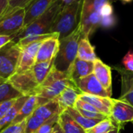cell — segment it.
I'll list each match as a JSON object with an SVG mask.
<instances>
[{
  "mask_svg": "<svg viewBox=\"0 0 133 133\" xmlns=\"http://www.w3.org/2000/svg\"><path fill=\"white\" fill-rule=\"evenodd\" d=\"M75 85L67 73L59 71L53 67L37 89L36 96L38 98L39 106L55 100L66 87Z\"/></svg>",
  "mask_w": 133,
  "mask_h": 133,
  "instance_id": "6da1fadb",
  "label": "cell"
},
{
  "mask_svg": "<svg viewBox=\"0 0 133 133\" xmlns=\"http://www.w3.org/2000/svg\"><path fill=\"white\" fill-rule=\"evenodd\" d=\"M82 3L83 0H79L69 5H64L53 22L50 33L58 34L59 39L72 33L79 24Z\"/></svg>",
  "mask_w": 133,
  "mask_h": 133,
  "instance_id": "7a4b0ae2",
  "label": "cell"
},
{
  "mask_svg": "<svg viewBox=\"0 0 133 133\" xmlns=\"http://www.w3.org/2000/svg\"><path fill=\"white\" fill-rule=\"evenodd\" d=\"M81 38L79 24L76 29L67 37L59 39L58 53L55 59L54 67L59 71L69 74V71L77 58L79 42Z\"/></svg>",
  "mask_w": 133,
  "mask_h": 133,
  "instance_id": "3957f363",
  "label": "cell"
},
{
  "mask_svg": "<svg viewBox=\"0 0 133 133\" xmlns=\"http://www.w3.org/2000/svg\"><path fill=\"white\" fill-rule=\"evenodd\" d=\"M63 6L64 4L60 0H55L50 8L43 15L23 27V29L14 37L13 41L17 42L26 37L51 34L50 33V30L52 24Z\"/></svg>",
  "mask_w": 133,
  "mask_h": 133,
  "instance_id": "277c9868",
  "label": "cell"
},
{
  "mask_svg": "<svg viewBox=\"0 0 133 133\" xmlns=\"http://www.w3.org/2000/svg\"><path fill=\"white\" fill-rule=\"evenodd\" d=\"M21 49L12 41L0 49V78L7 80L16 73Z\"/></svg>",
  "mask_w": 133,
  "mask_h": 133,
  "instance_id": "5b68a950",
  "label": "cell"
},
{
  "mask_svg": "<svg viewBox=\"0 0 133 133\" xmlns=\"http://www.w3.org/2000/svg\"><path fill=\"white\" fill-rule=\"evenodd\" d=\"M24 8L8 9L0 20V34L14 37L24 27Z\"/></svg>",
  "mask_w": 133,
  "mask_h": 133,
  "instance_id": "8992f818",
  "label": "cell"
},
{
  "mask_svg": "<svg viewBox=\"0 0 133 133\" xmlns=\"http://www.w3.org/2000/svg\"><path fill=\"white\" fill-rule=\"evenodd\" d=\"M7 81L22 96H36L40 85L34 77L32 69L21 73H15Z\"/></svg>",
  "mask_w": 133,
  "mask_h": 133,
  "instance_id": "52a82bcc",
  "label": "cell"
},
{
  "mask_svg": "<svg viewBox=\"0 0 133 133\" xmlns=\"http://www.w3.org/2000/svg\"><path fill=\"white\" fill-rule=\"evenodd\" d=\"M109 118L117 128L122 129L125 123L133 122V107L126 102L113 99Z\"/></svg>",
  "mask_w": 133,
  "mask_h": 133,
  "instance_id": "ba28073f",
  "label": "cell"
},
{
  "mask_svg": "<svg viewBox=\"0 0 133 133\" xmlns=\"http://www.w3.org/2000/svg\"><path fill=\"white\" fill-rule=\"evenodd\" d=\"M75 84L82 93L98 96L101 97L111 96V94H110L104 88V86L100 83L94 74L76 80Z\"/></svg>",
  "mask_w": 133,
  "mask_h": 133,
  "instance_id": "9c48e42d",
  "label": "cell"
},
{
  "mask_svg": "<svg viewBox=\"0 0 133 133\" xmlns=\"http://www.w3.org/2000/svg\"><path fill=\"white\" fill-rule=\"evenodd\" d=\"M42 42L43 41L34 42L21 48L16 73H21L32 69L36 63L37 53Z\"/></svg>",
  "mask_w": 133,
  "mask_h": 133,
  "instance_id": "30bf717a",
  "label": "cell"
},
{
  "mask_svg": "<svg viewBox=\"0 0 133 133\" xmlns=\"http://www.w3.org/2000/svg\"><path fill=\"white\" fill-rule=\"evenodd\" d=\"M60 45L59 36L58 34L43 41L37 53L36 63L51 60L55 59Z\"/></svg>",
  "mask_w": 133,
  "mask_h": 133,
  "instance_id": "8fae6325",
  "label": "cell"
},
{
  "mask_svg": "<svg viewBox=\"0 0 133 133\" xmlns=\"http://www.w3.org/2000/svg\"><path fill=\"white\" fill-rule=\"evenodd\" d=\"M55 0H32L25 9L24 27L43 15L52 5Z\"/></svg>",
  "mask_w": 133,
  "mask_h": 133,
  "instance_id": "7c38bea8",
  "label": "cell"
},
{
  "mask_svg": "<svg viewBox=\"0 0 133 133\" xmlns=\"http://www.w3.org/2000/svg\"><path fill=\"white\" fill-rule=\"evenodd\" d=\"M93 74L104 86V88L112 95V79H111V68L102 62L99 58L94 62Z\"/></svg>",
  "mask_w": 133,
  "mask_h": 133,
  "instance_id": "4fadbf2b",
  "label": "cell"
},
{
  "mask_svg": "<svg viewBox=\"0 0 133 133\" xmlns=\"http://www.w3.org/2000/svg\"><path fill=\"white\" fill-rule=\"evenodd\" d=\"M117 71L121 75L122 82V92L118 100L133 107V73L122 68H118Z\"/></svg>",
  "mask_w": 133,
  "mask_h": 133,
  "instance_id": "5bb4252c",
  "label": "cell"
},
{
  "mask_svg": "<svg viewBox=\"0 0 133 133\" xmlns=\"http://www.w3.org/2000/svg\"><path fill=\"white\" fill-rule=\"evenodd\" d=\"M79 99L90 103L94 107H96L101 113L108 118L110 117L113 100V99H111V97H101L98 96L81 93L79 96Z\"/></svg>",
  "mask_w": 133,
  "mask_h": 133,
  "instance_id": "9a60e30c",
  "label": "cell"
},
{
  "mask_svg": "<svg viewBox=\"0 0 133 133\" xmlns=\"http://www.w3.org/2000/svg\"><path fill=\"white\" fill-rule=\"evenodd\" d=\"M81 93L82 92L76 85L68 86L62 92V93L55 99V100L58 103L60 107L64 111L68 108L75 107L76 103Z\"/></svg>",
  "mask_w": 133,
  "mask_h": 133,
  "instance_id": "2e32d148",
  "label": "cell"
},
{
  "mask_svg": "<svg viewBox=\"0 0 133 133\" xmlns=\"http://www.w3.org/2000/svg\"><path fill=\"white\" fill-rule=\"evenodd\" d=\"M94 67V62L82 60L76 58L73 64L72 65L68 74L69 75L70 78L75 82L76 80L81 78H84L93 74Z\"/></svg>",
  "mask_w": 133,
  "mask_h": 133,
  "instance_id": "e0dca14e",
  "label": "cell"
},
{
  "mask_svg": "<svg viewBox=\"0 0 133 133\" xmlns=\"http://www.w3.org/2000/svg\"><path fill=\"white\" fill-rule=\"evenodd\" d=\"M62 111H63L60 107L58 103L54 100L39 106L34 111V114L44 121H47L56 115H59Z\"/></svg>",
  "mask_w": 133,
  "mask_h": 133,
  "instance_id": "ac0fdd59",
  "label": "cell"
},
{
  "mask_svg": "<svg viewBox=\"0 0 133 133\" xmlns=\"http://www.w3.org/2000/svg\"><path fill=\"white\" fill-rule=\"evenodd\" d=\"M58 124L60 125L63 133H86V130L82 128L65 111L59 114Z\"/></svg>",
  "mask_w": 133,
  "mask_h": 133,
  "instance_id": "d6986e66",
  "label": "cell"
},
{
  "mask_svg": "<svg viewBox=\"0 0 133 133\" xmlns=\"http://www.w3.org/2000/svg\"><path fill=\"white\" fill-rule=\"evenodd\" d=\"M38 107H39V103H38L37 96H29L12 124H18L26 121L29 117H30L34 114V111Z\"/></svg>",
  "mask_w": 133,
  "mask_h": 133,
  "instance_id": "ffe728a7",
  "label": "cell"
},
{
  "mask_svg": "<svg viewBox=\"0 0 133 133\" xmlns=\"http://www.w3.org/2000/svg\"><path fill=\"white\" fill-rule=\"evenodd\" d=\"M28 97L29 96H21L16 99V102L9 109L8 113L0 120V130H2L3 129L6 128L12 123V122L18 115L19 112L20 111L22 107L23 106Z\"/></svg>",
  "mask_w": 133,
  "mask_h": 133,
  "instance_id": "44dd1931",
  "label": "cell"
},
{
  "mask_svg": "<svg viewBox=\"0 0 133 133\" xmlns=\"http://www.w3.org/2000/svg\"><path fill=\"white\" fill-rule=\"evenodd\" d=\"M77 58L86 61H96L98 57L95 53V48L90 42L89 38H81L79 42Z\"/></svg>",
  "mask_w": 133,
  "mask_h": 133,
  "instance_id": "7402d4cb",
  "label": "cell"
},
{
  "mask_svg": "<svg viewBox=\"0 0 133 133\" xmlns=\"http://www.w3.org/2000/svg\"><path fill=\"white\" fill-rule=\"evenodd\" d=\"M54 62L55 59L51 60L35 63V64L32 67L34 77L39 85H41L49 74L50 71L54 67Z\"/></svg>",
  "mask_w": 133,
  "mask_h": 133,
  "instance_id": "603a6c76",
  "label": "cell"
},
{
  "mask_svg": "<svg viewBox=\"0 0 133 133\" xmlns=\"http://www.w3.org/2000/svg\"><path fill=\"white\" fill-rule=\"evenodd\" d=\"M117 0H83L80 20L86 17L89 14L100 13V9L105 3H113Z\"/></svg>",
  "mask_w": 133,
  "mask_h": 133,
  "instance_id": "cb8c5ba5",
  "label": "cell"
},
{
  "mask_svg": "<svg viewBox=\"0 0 133 133\" xmlns=\"http://www.w3.org/2000/svg\"><path fill=\"white\" fill-rule=\"evenodd\" d=\"M65 111L71 115L73 119L82 127L86 131L93 128L94 125H96L98 122H100L102 120H97V119H89L85 117H83L76 108L74 107H71V108H68L67 110H65Z\"/></svg>",
  "mask_w": 133,
  "mask_h": 133,
  "instance_id": "d4e9b609",
  "label": "cell"
},
{
  "mask_svg": "<svg viewBox=\"0 0 133 133\" xmlns=\"http://www.w3.org/2000/svg\"><path fill=\"white\" fill-rule=\"evenodd\" d=\"M21 96L7 80H4L0 83V103L17 99Z\"/></svg>",
  "mask_w": 133,
  "mask_h": 133,
  "instance_id": "484cf974",
  "label": "cell"
},
{
  "mask_svg": "<svg viewBox=\"0 0 133 133\" xmlns=\"http://www.w3.org/2000/svg\"><path fill=\"white\" fill-rule=\"evenodd\" d=\"M116 128V125L111 119L110 118H107L106 119L98 122L93 128L87 130L86 133H107Z\"/></svg>",
  "mask_w": 133,
  "mask_h": 133,
  "instance_id": "4316f807",
  "label": "cell"
},
{
  "mask_svg": "<svg viewBox=\"0 0 133 133\" xmlns=\"http://www.w3.org/2000/svg\"><path fill=\"white\" fill-rule=\"evenodd\" d=\"M44 120L38 118L35 114H32L26 119L23 133H37L40 127L44 123Z\"/></svg>",
  "mask_w": 133,
  "mask_h": 133,
  "instance_id": "83f0119b",
  "label": "cell"
},
{
  "mask_svg": "<svg viewBox=\"0 0 133 133\" xmlns=\"http://www.w3.org/2000/svg\"><path fill=\"white\" fill-rule=\"evenodd\" d=\"M59 115H56L48 120H47L46 122H44V123L40 127V129L37 130V133H52L55 125L57 124L58 120Z\"/></svg>",
  "mask_w": 133,
  "mask_h": 133,
  "instance_id": "f1b7e54d",
  "label": "cell"
},
{
  "mask_svg": "<svg viewBox=\"0 0 133 133\" xmlns=\"http://www.w3.org/2000/svg\"><path fill=\"white\" fill-rule=\"evenodd\" d=\"M26 121L18 123V124H11L6 128L1 130L0 133H23L24 128L26 125Z\"/></svg>",
  "mask_w": 133,
  "mask_h": 133,
  "instance_id": "f546056e",
  "label": "cell"
},
{
  "mask_svg": "<svg viewBox=\"0 0 133 133\" xmlns=\"http://www.w3.org/2000/svg\"><path fill=\"white\" fill-rule=\"evenodd\" d=\"M122 63L125 67V69L128 71L133 73V52L129 51L124 56L122 60Z\"/></svg>",
  "mask_w": 133,
  "mask_h": 133,
  "instance_id": "4dcf8cb0",
  "label": "cell"
},
{
  "mask_svg": "<svg viewBox=\"0 0 133 133\" xmlns=\"http://www.w3.org/2000/svg\"><path fill=\"white\" fill-rule=\"evenodd\" d=\"M16 100V99L0 103V120L8 113V111L12 107V106L14 104Z\"/></svg>",
  "mask_w": 133,
  "mask_h": 133,
  "instance_id": "1f68e13d",
  "label": "cell"
},
{
  "mask_svg": "<svg viewBox=\"0 0 133 133\" xmlns=\"http://www.w3.org/2000/svg\"><path fill=\"white\" fill-rule=\"evenodd\" d=\"M116 24V18L114 15L108 16H102L101 19V27L104 28H109L113 27Z\"/></svg>",
  "mask_w": 133,
  "mask_h": 133,
  "instance_id": "d6a6232c",
  "label": "cell"
},
{
  "mask_svg": "<svg viewBox=\"0 0 133 133\" xmlns=\"http://www.w3.org/2000/svg\"><path fill=\"white\" fill-rule=\"evenodd\" d=\"M113 5L111 3H105L104 4L101 8L100 9V14L101 16H108L111 15H113Z\"/></svg>",
  "mask_w": 133,
  "mask_h": 133,
  "instance_id": "836d02e7",
  "label": "cell"
},
{
  "mask_svg": "<svg viewBox=\"0 0 133 133\" xmlns=\"http://www.w3.org/2000/svg\"><path fill=\"white\" fill-rule=\"evenodd\" d=\"M32 0H9V9H12L16 7L24 8Z\"/></svg>",
  "mask_w": 133,
  "mask_h": 133,
  "instance_id": "e575fe53",
  "label": "cell"
},
{
  "mask_svg": "<svg viewBox=\"0 0 133 133\" xmlns=\"http://www.w3.org/2000/svg\"><path fill=\"white\" fill-rule=\"evenodd\" d=\"M9 0H0V19L5 14L9 9Z\"/></svg>",
  "mask_w": 133,
  "mask_h": 133,
  "instance_id": "d590c367",
  "label": "cell"
},
{
  "mask_svg": "<svg viewBox=\"0 0 133 133\" xmlns=\"http://www.w3.org/2000/svg\"><path fill=\"white\" fill-rule=\"evenodd\" d=\"M13 41L12 36H8V35H2L0 34V49H2L4 46H5L7 44Z\"/></svg>",
  "mask_w": 133,
  "mask_h": 133,
  "instance_id": "8d00e7d4",
  "label": "cell"
},
{
  "mask_svg": "<svg viewBox=\"0 0 133 133\" xmlns=\"http://www.w3.org/2000/svg\"><path fill=\"white\" fill-rule=\"evenodd\" d=\"M52 133H63L62 129H61V127H60V125L58 124V122L55 125V128H54V130H53V132Z\"/></svg>",
  "mask_w": 133,
  "mask_h": 133,
  "instance_id": "74e56055",
  "label": "cell"
},
{
  "mask_svg": "<svg viewBox=\"0 0 133 133\" xmlns=\"http://www.w3.org/2000/svg\"><path fill=\"white\" fill-rule=\"evenodd\" d=\"M64 5H69V4H71V3H73L75 2H77V1H79V0H60Z\"/></svg>",
  "mask_w": 133,
  "mask_h": 133,
  "instance_id": "f35d334b",
  "label": "cell"
},
{
  "mask_svg": "<svg viewBox=\"0 0 133 133\" xmlns=\"http://www.w3.org/2000/svg\"><path fill=\"white\" fill-rule=\"evenodd\" d=\"M120 131H121L120 128H116V129H113V130H111V131H110V132L107 133H120Z\"/></svg>",
  "mask_w": 133,
  "mask_h": 133,
  "instance_id": "ab89813d",
  "label": "cell"
},
{
  "mask_svg": "<svg viewBox=\"0 0 133 133\" xmlns=\"http://www.w3.org/2000/svg\"><path fill=\"white\" fill-rule=\"evenodd\" d=\"M122 1H123L124 2H131L132 0H122Z\"/></svg>",
  "mask_w": 133,
  "mask_h": 133,
  "instance_id": "60d3db41",
  "label": "cell"
},
{
  "mask_svg": "<svg viewBox=\"0 0 133 133\" xmlns=\"http://www.w3.org/2000/svg\"><path fill=\"white\" fill-rule=\"evenodd\" d=\"M4 80H5V79H2V78H0V83H1L2 81H4Z\"/></svg>",
  "mask_w": 133,
  "mask_h": 133,
  "instance_id": "b9f144b4",
  "label": "cell"
},
{
  "mask_svg": "<svg viewBox=\"0 0 133 133\" xmlns=\"http://www.w3.org/2000/svg\"><path fill=\"white\" fill-rule=\"evenodd\" d=\"M132 124H133V122H132Z\"/></svg>",
  "mask_w": 133,
  "mask_h": 133,
  "instance_id": "7bdbcfd3",
  "label": "cell"
},
{
  "mask_svg": "<svg viewBox=\"0 0 133 133\" xmlns=\"http://www.w3.org/2000/svg\"><path fill=\"white\" fill-rule=\"evenodd\" d=\"M0 132H1V130H0Z\"/></svg>",
  "mask_w": 133,
  "mask_h": 133,
  "instance_id": "ee69618b",
  "label": "cell"
},
{
  "mask_svg": "<svg viewBox=\"0 0 133 133\" xmlns=\"http://www.w3.org/2000/svg\"><path fill=\"white\" fill-rule=\"evenodd\" d=\"M0 20H1V19H0Z\"/></svg>",
  "mask_w": 133,
  "mask_h": 133,
  "instance_id": "f6af8a7d",
  "label": "cell"
}]
</instances>
